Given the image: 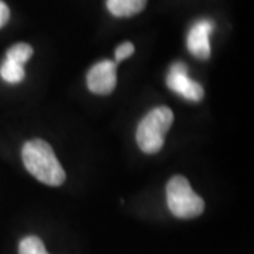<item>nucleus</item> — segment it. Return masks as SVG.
I'll return each instance as SVG.
<instances>
[{
	"label": "nucleus",
	"mask_w": 254,
	"mask_h": 254,
	"mask_svg": "<svg viewBox=\"0 0 254 254\" xmlns=\"http://www.w3.org/2000/svg\"><path fill=\"white\" fill-rule=\"evenodd\" d=\"M24 167L34 178L50 187H60L65 181V171L55 157L53 147L44 140L34 138L23 145Z\"/></svg>",
	"instance_id": "obj_1"
},
{
	"label": "nucleus",
	"mask_w": 254,
	"mask_h": 254,
	"mask_svg": "<svg viewBox=\"0 0 254 254\" xmlns=\"http://www.w3.org/2000/svg\"><path fill=\"white\" fill-rule=\"evenodd\" d=\"M174 122L173 110L160 106L150 110L138 123L136 131L137 144L145 154H155L163 148L165 134Z\"/></svg>",
	"instance_id": "obj_2"
},
{
	"label": "nucleus",
	"mask_w": 254,
	"mask_h": 254,
	"mask_svg": "<svg viewBox=\"0 0 254 254\" xmlns=\"http://www.w3.org/2000/svg\"><path fill=\"white\" fill-rule=\"evenodd\" d=\"M167 205L175 218H198L205 209V202L190 188L182 175L173 177L167 184Z\"/></svg>",
	"instance_id": "obj_3"
},
{
	"label": "nucleus",
	"mask_w": 254,
	"mask_h": 254,
	"mask_svg": "<svg viewBox=\"0 0 254 254\" xmlns=\"http://www.w3.org/2000/svg\"><path fill=\"white\" fill-rule=\"evenodd\" d=\"M167 86L187 100L198 102L203 98L205 92L198 82L188 76V68L184 63H174L167 75Z\"/></svg>",
	"instance_id": "obj_4"
},
{
	"label": "nucleus",
	"mask_w": 254,
	"mask_h": 254,
	"mask_svg": "<svg viewBox=\"0 0 254 254\" xmlns=\"http://www.w3.org/2000/svg\"><path fill=\"white\" fill-rule=\"evenodd\" d=\"M116 63L105 60L95 64L86 76V83L92 93L109 95L116 88Z\"/></svg>",
	"instance_id": "obj_5"
},
{
	"label": "nucleus",
	"mask_w": 254,
	"mask_h": 254,
	"mask_svg": "<svg viewBox=\"0 0 254 254\" xmlns=\"http://www.w3.org/2000/svg\"><path fill=\"white\" fill-rule=\"evenodd\" d=\"M213 23L210 20H199L196 21L188 33L187 46L192 55H195L199 60H208L210 55V41L209 37L213 31Z\"/></svg>",
	"instance_id": "obj_6"
},
{
	"label": "nucleus",
	"mask_w": 254,
	"mask_h": 254,
	"mask_svg": "<svg viewBox=\"0 0 254 254\" xmlns=\"http://www.w3.org/2000/svg\"><path fill=\"white\" fill-rule=\"evenodd\" d=\"M147 4V0H106L109 11L116 17H131L140 13Z\"/></svg>",
	"instance_id": "obj_7"
},
{
	"label": "nucleus",
	"mask_w": 254,
	"mask_h": 254,
	"mask_svg": "<svg viewBox=\"0 0 254 254\" xmlns=\"http://www.w3.org/2000/svg\"><path fill=\"white\" fill-rule=\"evenodd\" d=\"M0 76L7 83H18L24 78V68L20 64L4 60V63L0 66Z\"/></svg>",
	"instance_id": "obj_8"
},
{
	"label": "nucleus",
	"mask_w": 254,
	"mask_h": 254,
	"mask_svg": "<svg viewBox=\"0 0 254 254\" xmlns=\"http://www.w3.org/2000/svg\"><path fill=\"white\" fill-rule=\"evenodd\" d=\"M31 55H33L31 46H28L26 43H18V44L10 47L7 54H6V60H9L11 63L24 65L31 58Z\"/></svg>",
	"instance_id": "obj_9"
},
{
	"label": "nucleus",
	"mask_w": 254,
	"mask_h": 254,
	"mask_svg": "<svg viewBox=\"0 0 254 254\" xmlns=\"http://www.w3.org/2000/svg\"><path fill=\"white\" fill-rule=\"evenodd\" d=\"M18 254H50L43 240L37 236L24 237L18 245Z\"/></svg>",
	"instance_id": "obj_10"
},
{
	"label": "nucleus",
	"mask_w": 254,
	"mask_h": 254,
	"mask_svg": "<svg viewBox=\"0 0 254 254\" xmlns=\"http://www.w3.org/2000/svg\"><path fill=\"white\" fill-rule=\"evenodd\" d=\"M134 53V46L131 43H123L116 48V53H115V58H116V63L120 61H125L126 58H128L130 55Z\"/></svg>",
	"instance_id": "obj_11"
},
{
	"label": "nucleus",
	"mask_w": 254,
	"mask_h": 254,
	"mask_svg": "<svg viewBox=\"0 0 254 254\" xmlns=\"http://www.w3.org/2000/svg\"><path fill=\"white\" fill-rule=\"evenodd\" d=\"M9 17H10L9 7L6 6V3L0 1V28L3 27V26L9 21Z\"/></svg>",
	"instance_id": "obj_12"
}]
</instances>
